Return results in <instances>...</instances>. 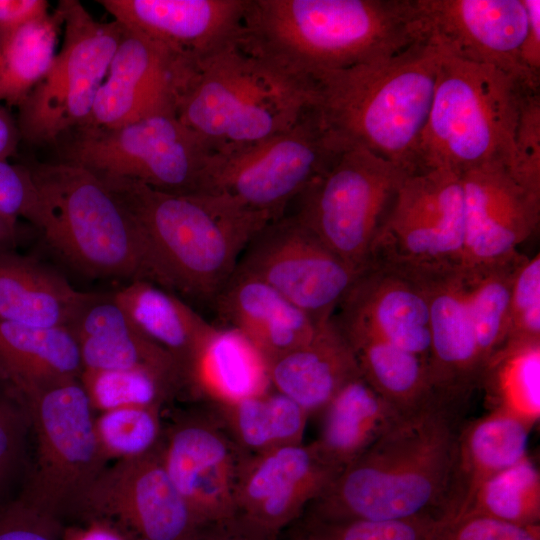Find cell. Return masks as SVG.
Returning a JSON list of instances; mask_svg holds the SVG:
<instances>
[{
	"instance_id": "cell-1",
	"label": "cell",
	"mask_w": 540,
	"mask_h": 540,
	"mask_svg": "<svg viewBox=\"0 0 540 540\" xmlns=\"http://www.w3.org/2000/svg\"><path fill=\"white\" fill-rule=\"evenodd\" d=\"M460 427L456 402L436 397L401 415L314 500L318 521L402 520L445 511Z\"/></svg>"
},
{
	"instance_id": "cell-2",
	"label": "cell",
	"mask_w": 540,
	"mask_h": 540,
	"mask_svg": "<svg viewBox=\"0 0 540 540\" xmlns=\"http://www.w3.org/2000/svg\"><path fill=\"white\" fill-rule=\"evenodd\" d=\"M441 57L419 41L385 59L318 72L307 79L309 111L336 151L363 148L414 173Z\"/></svg>"
},
{
	"instance_id": "cell-3",
	"label": "cell",
	"mask_w": 540,
	"mask_h": 540,
	"mask_svg": "<svg viewBox=\"0 0 540 540\" xmlns=\"http://www.w3.org/2000/svg\"><path fill=\"white\" fill-rule=\"evenodd\" d=\"M238 41L307 81L422 40L413 0H247Z\"/></svg>"
},
{
	"instance_id": "cell-4",
	"label": "cell",
	"mask_w": 540,
	"mask_h": 540,
	"mask_svg": "<svg viewBox=\"0 0 540 540\" xmlns=\"http://www.w3.org/2000/svg\"><path fill=\"white\" fill-rule=\"evenodd\" d=\"M99 178L143 234L156 285L203 304L213 306L250 240L270 222L223 196L177 195L134 180Z\"/></svg>"
},
{
	"instance_id": "cell-5",
	"label": "cell",
	"mask_w": 540,
	"mask_h": 540,
	"mask_svg": "<svg viewBox=\"0 0 540 540\" xmlns=\"http://www.w3.org/2000/svg\"><path fill=\"white\" fill-rule=\"evenodd\" d=\"M309 105L307 81L237 39L198 65L177 115L211 153H224L290 129Z\"/></svg>"
},
{
	"instance_id": "cell-6",
	"label": "cell",
	"mask_w": 540,
	"mask_h": 540,
	"mask_svg": "<svg viewBox=\"0 0 540 540\" xmlns=\"http://www.w3.org/2000/svg\"><path fill=\"white\" fill-rule=\"evenodd\" d=\"M529 89L534 88L498 68L442 53L416 172L446 169L462 174L495 162L507 168Z\"/></svg>"
},
{
	"instance_id": "cell-7",
	"label": "cell",
	"mask_w": 540,
	"mask_h": 540,
	"mask_svg": "<svg viewBox=\"0 0 540 540\" xmlns=\"http://www.w3.org/2000/svg\"><path fill=\"white\" fill-rule=\"evenodd\" d=\"M29 168L43 206L40 230L62 258L90 276L156 284L143 234L96 174L65 161Z\"/></svg>"
},
{
	"instance_id": "cell-8",
	"label": "cell",
	"mask_w": 540,
	"mask_h": 540,
	"mask_svg": "<svg viewBox=\"0 0 540 540\" xmlns=\"http://www.w3.org/2000/svg\"><path fill=\"white\" fill-rule=\"evenodd\" d=\"M22 396L31 417L33 453L21 493L68 523L109 464L96 438L94 409L80 378Z\"/></svg>"
},
{
	"instance_id": "cell-9",
	"label": "cell",
	"mask_w": 540,
	"mask_h": 540,
	"mask_svg": "<svg viewBox=\"0 0 540 540\" xmlns=\"http://www.w3.org/2000/svg\"><path fill=\"white\" fill-rule=\"evenodd\" d=\"M408 174L366 149L343 150L298 198L294 215L331 252L362 273Z\"/></svg>"
},
{
	"instance_id": "cell-10",
	"label": "cell",
	"mask_w": 540,
	"mask_h": 540,
	"mask_svg": "<svg viewBox=\"0 0 540 540\" xmlns=\"http://www.w3.org/2000/svg\"><path fill=\"white\" fill-rule=\"evenodd\" d=\"M77 130L64 149L65 162L167 193H203L212 153L177 113L152 114L114 129Z\"/></svg>"
},
{
	"instance_id": "cell-11",
	"label": "cell",
	"mask_w": 540,
	"mask_h": 540,
	"mask_svg": "<svg viewBox=\"0 0 540 540\" xmlns=\"http://www.w3.org/2000/svg\"><path fill=\"white\" fill-rule=\"evenodd\" d=\"M339 153L308 111L290 129L224 153H212L202 194L223 196L269 221L331 165Z\"/></svg>"
},
{
	"instance_id": "cell-12",
	"label": "cell",
	"mask_w": 540,
	"mask_h": 540,
	"mask_svg": "<svg viewBox=\"0 0 540 540\" xmlns=\"http://www.w3.org/2000/svg\"><path fill=\"white\" fill-rule=\"evenodd\" d=\"M64 28L62 47L36 87L19 105L21 138L51 143L88 119L104 82L123 26L100 22L75 0L56 8Z\"/></svg>"
},
{
	"instance_id": "cell-13",
	"label": "cell",
	"mask_w": 540,
	"mask_h": 540,
	"mask_svg": "<svg viewBox=\"0 0 540 540\" xmlns=\"http://www.w3.org/2000/svg\"><path fill=\"white\" fill-rule=\"evenodd\" d=\"M463 246L461 174L446 169L417 171L401 183L369 265L461 266Z\"/></svg>"
},
{
	"instance_id": "cell-14",
	"label": "cell",
	"mask_w": 540,
	"mask_h": 540,
	"mask_svg": "<svg viewBox=\"0 0 540 540\" xmlns=\"http://www.w3.org/2000/svg\"><path fill=\"white\" fill-rule=\"evenodd\" d=\"M159 447L108 464L72 521L105 522L127 540H198L208 526L197 519L171 481Z\"/></svg>"
},
{
	"instance_id": "cell-15",
	"label": "cell",
	"mask_w": 540,
	"mask_h": 540,
	"mask_svg": "<svg viewBox=\"0 0 540 540\" xmlns=\"http://www.w3.org/2000/svg\"><path fill=\"white\" fill-rule=\"evenodd\" d=\"M236 270L270 285L317 325L334 316L361 274L294 214L267 223L244 249Z\"/></svg>"
},
{
	"instance_id": "cell-16",
	"label": "cell",
	"mask_w": 540,
	"mask_h": 540,
	"mask_svg": "<svg viewBox=\"0 0 540 540\" xmlns=\"http://www.w3.org/2000/svg\"><path fill=\"white\" fill-rule=\"evenodd\" d=\"M160 456L176 489L205 526L236 514L245 456L217 408L182 414L162 435Z\"/></svg>"
},
{
	"instance_id": "cell-17",
	"label": "cell",
	"mask_w": 540,
	"mask_h": 540,
	"mask_svg": "<svg viewBox=\"0 0 540 540\" xmlns=\"http://www.w3.org/2000/svg\"><path fill=\"white\" fill-rule=\"evenodd\" d=\"M197 67L123 26L91 113L79 128L114 129L152 114L177 113Z\"/></svg>"
},
{
	"instance_id": "cell-18",
	"label": "cell",
	"mask_w": 540,
	"mask_h": 540,
	"mask_svg": "<svg viewBox=\"0 0 540 540\" xmlns=\"http://www.w3.org/2000/svg\"><path fill=\"white\" fill-rule=\"evenodd\" d=\"M422 41L442 53L507 72L531 88L520 49L527 30L523 0H413Z\"/></svg>"
},
{
	"instance_id": "cell-19",
	"label": "cell",
	"mask_w": 540,
	"mask_h": 540,
	"mask_svg": "<svg viewBox=\"0 0 540 540\" xmlns=\"http://www.w3.org/2000/svg\"><path fill=\"white\" fill-rule=\"evenodd\" d=\"M338 473L313 443L247 456L238 475L236 514L277 534L316 500Z\"/></svg>"
},
{
	"instance_id": "cell-20",
	"label": "cell",
	"mask_w": 540,
	"mask_h": 540,
	"mask_svg": "<svg viewBox=\"0 0 540 540\" xmlns=\"http://www.w3.org/2000/svg\"><path fill=\"white\" fill-rule=\"evenodd\" d=\"M464 199L462 268L496 264L516 256L537 229L540 202L532 199L502 163L461 174Z\"/></svg>"
},
{
	"instance_id": "cell-21",
	"label": "cell",
	"mask_w": 540,
	"mask_h": 540,
	"mask_svg": "<svg viewBox=\"0 0 540 540\" xmlns=\"http://www.w3.org/2000/svg\"><path fill=\"white\" fill-rule=\"evenodd\" d=\"M394 268L411 275L426 295L428 367L437 394L454 402L463 400L479 386L484 364L466 302L461 266Z\"/></svg>"
},
{
	"instance_id": "cell-22",
	"label": "cell",
	"mask_w": 540,
	"mask_h": 540,
	"mask_svg": "<svg viewBox=\"0 0 540 540\" xmlns=\"http://www.w3.org/2000/svg\"><path fill=\"white\" fill-rule=\"evenodd\" d=\"M334 319L347 337L371 336L428 362L429 310L426 295L407 272L372 264L357 278Z\"/></svg>"
},
{
	"instance_id": "cell-23",
	"label": "cell",
	"mask_w": 540,
	"mask_h": 540,
	"mask_svg": "<svg viewBox=\"0 0 540 540\" xmlns=\"http://www.w3.org/2000/svg\"><path fill=\"white\" fill-rule=\"evenodd\" d=\"M124 27L195 65L239 37L247 0H100Z\"/></svg>"
},
{
	"instance_id": "cell-24",
	"label": "cell",
	"mask_w": 540,
	"mask_h": 540,
	"mask_svg": "<svg viewBox=\"0 0 540 540\" xmlns=\"http://www.w3.org/2000/svg\"><path fill=\"white\" fill-rule=\"evenodd\" d=\"M83 370H143L181 390L183 376L171 355L149 339L111 296L93 294L70 326Z\"/></svg>"
},
{
	"instance_id": "cell-25",
	"label": "cell",
	"mask_w": 540,
	"mask_h": 540,
	"mask_svg": "<svg viewBox=\"0 0 540 540\" xmlns=\"http://www.w3.org/2000/svg\"><path fill=\"white\" fill-rule=\"evenodd\" d=\"M213 308L224 327L245 336L268 366L309 341L318 327L270 285L236 269L216 297Z\"/></svg>"
},
{
	"instance_id": "cell-26",
	"label": "cell",
	"mask_w": 540,
	"mask_h": 540,
	"mask_svg": "<svg viewBox=\"0 0 540 540\" xmlns=\"http://www.w3.org/2000/svg\"><path fill=\"white\" fill-rule=\"evenodd\" d=\"M360 375L354 350L334 317L319 324L309 341L269 365L271 388L308 414L323 411L347 383Z\"/></svg>"
},
{
	"instance_id": "cell-27",
	"label": "cell",
	"mask_w": 540,
	"mask_h": 540,
	"mask_svg": "<svg viewBox=\"0 0 540 540\" xmlns=\"http://www.w3.org/2000/svg\"><path fill=\"white\" fill-rule=\"evenodd\" d=\"M91 295L38 260L0 245V320L70 328Z\"/></svg>"
},
{
	"instance_id": "cell-28",
	"label": "cell",
	"mask_w": 540,
	"mask_h": 540,
	"mask_svg": "<svg viewBox=\"0 0 540 540\" xmlns=\"http://www.w3.org/2000/svg\"><path fill=\"white\" fill-rule=\"evenodd\" d=\"M113 298L149 339L171 355L190 389L217 327L170 291L146 280L131 281Z\"/></svg>"
},
{
	"instance_id": "cell-29",
	"label": "cell",
	"mask_w": 540,
	"mask_h": 540,
	"mask_svg": "<svg viewBox=\"0 0 540 540\" xmlns=\"http://www.w3.org/2000/svg\"><path fill=\"white\" fill-rule=\"evenodd\" d=\"M531 427L499 409L460 427L448 504L443 514L465 507L476 489L526 457Z\"/></svg>"
},
{
	"instance_id": "cell-30",
	"label": "cell",
	"mask_w": 540,
	"mask_h": 540,
	"mask_svg": "<svg viewBox=\"0 0 540 540\" xmlns=\"http://www.w3.org/2000/svg\"><path fill=\"white\" fill-rule=\"evenodd\" d=\"M83 371L70 328H41L0 320V376L21 394Z\"/></svg>"
},
{
	"instance_id": "cell-31",
	"label": "cell",
	"mask_w": 540,
	"mask_h": 540,
	"mask_svg": "<svg viewBox=\"0 0 540 540\" xmlns=\"http://www.w3.org/2000/svg\"><path fill=\"white\" fill-rule=\"evenodd\" d=\"M323 412L322 430L313 444L323 459L339 472L401 416L362 375L347 383Z\"/></svg>"
},
{
	"instance_id": "cell-32",
	"label": "cell",
	"mask_w": 540,
	"mask_h": 540,
	"mask_svg": "<svg viewBox=\"0 0 540 540\" xmlns=\"http://www.w3.org/2000/svg\"><path fill=\"white\" fill-rule=\"evenodd\" d=\"M270 388L268 363L254 345L234 329L217 328L201 356L190 390L214 403L230 404Z\"/></svg>"
},
{
	"instance_id": "cell-33",
	"label": "cell",
	"mask_w": 540,
	"mask_h": 540,
	"mask_svg": "<svg viewBox=\"0 0 540 540\" xmlns=\"http://www.w3.org/2000/svg\"><path fill=\"white\" fill-rule=\"evenodd\" d=\"M347 339L362 377L401 415L439 397L424 358L376 337L351 336Z\"/></svg>"
},
{
	"instance_id": "cell-34",
	"label": "cell",
	"mask_w": 540,
	"mask_h": 540,
	"mask_svg": "<svg viewBox=\"0 0 540 540\" xmlns=\"http://www.w3.org/2000/svg\"><path fill=\"white\" fill-rule=\"evenodd\" d=\"M212 404L245 457L302 443L308 412L274 389L235 403Z\"/></svg>"
},
{
	"instance_id": "cell-35",
	"label": "cell",
	"mask_w": 540,
	"mask_h": 540,
	"mask_svg": "<svg viewBox=\"0 0 540 540\" xmlns=\"http://www.w3.org/2000/svg\"><path fill=\"white\" fill-rule=\"evenodd\" d=\"M491 409L531 428L540 418V341H508L486 362L479 386Z\"/></svg>"
},
{
	"instance_id": "cell-36",
	"label": "cell",
	"mask_w": 540,
	"mask_h": 540,
	"mask_svg": "<svg viewBox=\"0 0 540 540\" xmlns=\"http://www.w3.org/2000/svg\"><path fill=\"white\" fill-rule=\"evenodd\" d=\"M62 23L56 9L0 41V100L19 106L44 78L56 55Z\"/></svg>"
},
{
	"instance_id": "cell-37",
	"label": "cell",
	"mask_w": 540,
	"mask_h": 540,
	"mask_svg": "<svg viewBox=\"0 0 540 540\" xmlns=\"http://www.w3.org/2000/svg\"><path fill=\"white\" fill-rule=\"evenodd\" d=\"M523 257L518 253L492 265L461 267L466 302L484 366L507 341L511 288Z\"/></svg>"
},
{
	"instance_id": "cell-38",
	"label": "cell",
	"mask_w": 540,
	"mask_h": 540,
	"mask_svg": "<svg viewBox=\"0 0 540 540\" xmlns=\"http://www.w3.org/2000/svg\"><path fill=\"white\" fill-rule=\"evenodd\" d=\"M460 513L484 515L518 525L539 524L540 472L534 461L527 455L484 481L465 507L453 514Z\"/></svg>"
},
{
	"instance_id": "cell-39",
	"label": "cell",
	"mask_w": 540,
	"mask_h": 540,
	"mask_svg": "<svg viewBox=\"0 0 540 540\" xmlns=\"http://www.w3.org/2000/svg\"><path fill=\"white\" fill-rule=\"evenodd\" d=\"M33 453L30 412L22 394L0 376V505L28 478Z\"/></svg>"
},
{
	"instance_id": "cell-40",
	"label": "cell",
	"mask_w": 540,
	"mask_h": 540,
	"mask_svg": "<svg viewBox=\"0 0 540 540\" xmlns=\"http://www.w3.org/2000/svg\"><path fill=\"white\" fill-rule=\"evenodd\" d=\"M81 383L92 408L104 412L122 407L160 409L177 391L174 385L143 370H83Z\"/></svg>"
},
{
	"instance_id": "cell-41",
	"label": "cell",
	"mask_w": 540,
	"mask_h": 540,
	"mask_svg": "<svg viewBox=\"0 0 540 540\" xmlns=\"http://www.w3.org/2000/svg\"><path fill=\"white\" fill-rule=\"evenodd\" d=\"M94 428L105 459L117 461L147 454L161 442L163 431L159 410L122 407L100 412Z\"/></svg>"
},
{
	"instance_id": "cell-42",
	"label": "cell",
	"mask_w": 540,
	"mask_h": 540,
	"mask_svg": "<svg viewBox=\"0 0 540 540\" xmlns=\"http://www.w3.org/2000/svg\"><path fill=\"white\" fill-rule=\"evenodd\" d=\"M507 170L513 180L540 202V98L538 89L526 91Z\"/></svg>"
},
{
	"instance_id": "cell-43",
	"label": "cell",
	"mask_w": 540,
	"mask_h": 540,
	"mask_svg": "<svg viewBox=\"0 0 540 540\" xmlns=\"http://www.w3.org/2000/svg\"><path fill=\"white\" fill-rule=\"evenodd\" d=\"M540 341V254L524 255L510 295L507 341Z\"/></svg>"
},
{
	"instance_id": "cell-44",
	"label": "cell",
	"mask_w": 540,
	"mask_h": 540,
	"mask_svg": "<svg viewBox=\"0 0 540 540\" xmlns=\"http://www.w3.org/2000/svg\"><path fill=\"white\" fill-rule=\"evenodd\" d=\"M427 540H540V525H518L472 514H444L435 519Z\"/></svg>"
},
{
	"instance_id": "cell-45",
	"label": "cell",
	"mask_w": 540,
	"mask_h": 540,
	"mask_svg": "<svg viewBox=\"0 0 540 540\" xmlns=\"http://www.w3.org/2000/svg\"><path fill=\"white\" fill-rule=\"evenodd\" d=\"M437 516L402 520H352L318 523L311 530L327 540H427Z\"/></svg>"
},
{
	"instance_id": "cell-46",
	"label": "cell",
	"mask_w": 540,
	"mask_h": 540,
	"mask_svg": "<svg viewBox=\"0 0 540 540\" xmlns=\"http://www.w3.org/2000/svg\"><path fill=\"white\" fill-rule=\"evenodd\" d=\"M65 524L21 492L0 505V540H61Z\"/></svg>"
},
{
	"instance_id": "cell-47",
	"label": "cell",
	"mask_w": 540,
	"mask_h": 540,
	"mask_svg": "<svg viewBox=\"0 0 540 540\" xmlns=\"http://www.w3.org/2000/svg\"><path fill=\"white\" fill-rule=\"evenodd\" d=\"M0 213L17 221L24 218L41 229L43 206L29 166L0 160Z\"/></svg>"
},
{
	"instance_id": "cell-48",
	"label": "cell",
	"mask_w": 540,
	"mask_h": 540,
	"mask_svg": "<svg viewBox=\"0 0 540 540\" xmlns=\"http://www.w3.org/2000/svg\"><path fill=\"white\" fill-rule=\"evenodd\" d=\"M45 0H0V41L25 26L48 14Z\"/></svg>"
},
{
	"instance_id": "cell-49",
	"label": "cell",
	"mask_w": 540,
	"mask_h": 540,
	"mask_svg": "<svg viewBox=\"0 0 540 540\" xmlns=\"http://www.w3.org/2000/svg\"><path fill=\"white\" fill-rule=\"evenodd\" d=\"M276 535L235 514L208 526L198 540H274Z\"/></svg>"
},
{
	"instance_id": "cell-50",
	"label": "cell",
	"mask_w": 540,
	"mask_h": 540,
	"mask_svg": "<svg viewBox=\"0 0 540 540\" xmlns=\"http://www.w3.org/2000/svg\"><path fill=\"white\" fill-rule=\"evenodd\" d=\"M527 12V30L520 49L521 64L539 82L540 72V0H523Z\"/></svg>"
},
{
	"instance_id": "cell-51",
	"label": "cell",
	"mask_w": 540,
	"mask_h": 540,
	"mask_svg": "<svg viewBox=\"0 0 540 540\" xmlns=\"http://www.w3.org/2000/svg\"><path fill=\"white\" fill-rule=\"evenodd\" d=\"M61 540H127L111 525L98 520H79L64 526Z\"/></svg>"
},
{
	"instance_id": "cell-52",
	"label": "cell",
	"mask_w": 540,
	"mask_h": 540,
	"mask_svg": "<svg viewBox=\"0 0 540 540\" xmlns=\"http://www.w3.org/2000/svg\"><path fill=\"white\" fill-rule=\"evenodd\" d=\"M20 138L17 123L7 110L0 106V160H7L15 153Z\"/></svg>"
},
{
	"instance_id": "cell-53",
	"label": "cell",
	"mask_w": 540,
	"mask_h": 540,
	"mask_svg": "<svg viewBox=\"0 0 540 540\" xmlns=\"http://www.w3.org/2000/svg\"><path fill=\"white\" fill-rule=\"evenodd\" d=\"M18 237V221L0 213V245L12 246Z\"/></svg>"
},
{
	"instance_id": "cell-54",
	"label": "cell",
	"mask_w": 540,
	"mask_h": 540,
	"mask_svg": "<svg viewBox=\"0 0 540 540\" xmlns=\"http://www.w3.org/2000/svg\"><path fill=\"white\" fill-rule=\"evenodd\" d=\"M306 540H327L320 535L310 531L307 536L304 537Z\"/></svg>"
},
{
	"instance_id": "cell-55",
	"label": "cell",
	"mask_w": 540,
	"mask_h": 540,
	"mask_svg": "<svg viewBox=\"0 0 540 540\" xmlns=\"http://www.w3.org/2000/svg\"><path fill=\"white\" fill-rule=\"evenodd\" d=\"M300 540H306V539H305V538H302V539H300Z\"/></svg>"
}]
</instances>
